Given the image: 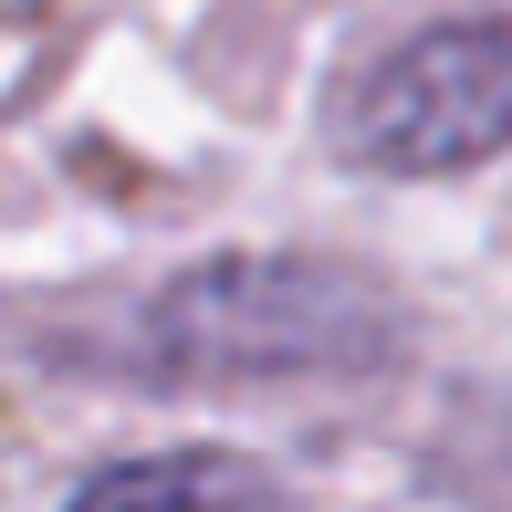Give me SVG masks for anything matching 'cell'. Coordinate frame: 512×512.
<instances>
[{
    "label": "cell",
    "instance_id": "cell-2",
    "mask_svg": "<svg viewBox=\"0 0 512 512\" xmlns=\"http://www.w3.org/2000/svg\"><path fill=\"white\" fill-rule=\"evenodd\" d=\"M168 366H230V377H272V366H356L387 345V304L324 262H220L157 304Z\"/></svg>",
    "mask_w": 512,
    "mask_h": 512
},
{
    "label": "cell",
    "instance_id": "cell-3",
    "mask_svg": "<svg viewBox=\"0 0 512 512\" xmlns=\"http://www.w3.org/2000/svg\"><path fill=\"white\" fill-rule=\"evenodd\" d=\"M168 492H272L251 460H126V471H95L84 502H168Z\"/></svg>",
    "mask_w": 512,
    "mask_h": 512
},
{
    "label": "cell",
    "instance_id": "cell-1",
    "mask_svg": "<svg viewBox=\"0 0 512 512\" xmlns=\"http://www.w3.org/2000/svg\"><path fill=\"white\" fill-rule=\"evenodd\" d=\"M512 147V11L398 42L345 105V157L387 178H450Z\"/></svg>",
    "mask_w": 512,
    "mask_h": 512
}]
</instances>
